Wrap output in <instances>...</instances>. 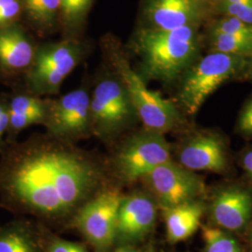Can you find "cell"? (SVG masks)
Returning <instances> with one entry per match:
<instances>
[{
    "instance_id": "30",
    "label": "cell",
    "mask_w": 252,
    "mask_h": 252,
    "mask_svg": "<svg viewBox=\"0 0 252 252\" xmlns=\"http://www.w3.org/2000/svg\"><path fill=\"white\" fill-rule=\"evenodd\" d=\"M252 81V51L249 55L245 56L243 67L236 79V81Z\"/></svg>"
},
{
    "instance_id": "29",
    "label": "cell",
    "mask_w": 252,
    "mask_h": 252,
    "mask_svg": "<svg viewBox=\"0 0 252 252\" xmlns=\"http://www.w3.org/2000/svg\"><path fill=\"white\" fill-rule=\"evenodd\" d=\"M9 127V111L8 105L0 101V150L6 143L4 135H7Z\"/></svg>"
},
{
    "instance_id": "20",
    "label": "cell",
    "mask_w": 252,
    "mask_h": 252,
    "mask_svg": "<svg viewBox=\"0 0 252 252\" xmlns=\"http://www.w3.org/2000/svg\"><path fill=\"white\" fill-rule=\"evenodd\" d=\"M203 34L204 53H218L247 56L252 51V36L228 34Z\"/></svg>"
},
{
    "instance_id": "18",
    "label": "cell",
    "mask_w": 252,
    "mask_h": 252,
    "mask_svg": "<svg viewBox=\"0 0 252 252\" xmlns=\"http://www.w3.org/2000/svg\"><path fill=\"white\" fill-rule=\"evenodd\" d=\"M9 127L6 142L16 140L19 134L29 126L41 125L46 114V99L37 95L19 94L8 105Z\"/></svg>"
},
{
    "instance_id": "31",
    "label": "cell",
    "mask_w": 252,
    "mask_h": 252,
    "mask_svg": "<svg viewBox=\"0 0 252 252\" xmlns=\"http://www.w3.org/2000/svg\"><path fill=\"white\" fill-rule=\"evenodd\" d=\"M143 247H130V246H124V247H116L111 252H141Z\"/></svg>"
},
{
    "instance_id": "26",
    "label": "cell",
    "mask_w": 252,
    "mask_h": 252,
    "mask_svg": "<svg viewBox=\"0 0 252 252\" xmlns=\"http://www.w3.org/2000/svg\"><path fill=\"white\" fill-rule=\"evenodd\" d=\"M234 132L244 138L252 139V93L238 111Z\"/></svg>"
},
{
    "instance_id": "14",
    "label": "cell",
    "mask_w": 252,
    "mask_h": 252,
    "mask_svg": "<svg viewBox=\"0 0 252 252\" xmlns=\"http://www.w3.org/2000/svg\"><path fill=\"white\" fill-rule=\"evenodd\" d=\"M210 217L218 228L229 233L241 232L252 219V189L241 183H228L214 190Z\"/></svg>"
},
{
    "instance_id": "22",
    "label": "cell",
    "mask_w": 252,
    "mask_h": 252,
    "mask_svg": "<svg viewBox=\"0 0 252 252\" xmlns=\"http://www.w3.org/2000/svg\"><path fill=\"white\" fill-rule=\"evenodd\" d=\"M37 227L43 252H91L84 242L66 240L61 234L39 222H37Z\"/></svg>"
},
{
    "instance_id": "34",
    "label": "cell",
    "mask_w": 252,
    "mask_h": 252,
    "mask_svg": "<svg viewBox=\"0 0 252 252\" xmlns=\"http://www.w3.org/2000/svg\"><path fill=\"white\" fill-rule=\"evenodd\" d=\"M250 243H251V246H252V230H251V233H250Z\"/></svg>"
},
{
    "instance_id": "10",
    "label": "cell",
    "mask_w": 252,
    "mask_h": 252,
    "mask_svg": "<svg viewBox=\"0 0 252 252\" xmlns=\"http://www.w3.org/2000/svg\"><path fill=\"white\" fill-rule=\"evenodd\" d=\"M138 183L153 197L159 209L202 200L207 193V185L198 174L174 160L158 165Z\"/></svg>"
},
{
    "instance_id": "8",
    "label": "cell",
    "mask_w": 252,
    "mask_h": 252,
    "mask_svg": "<svg viewBox=\"0 0 252 252\" xmlns=\"http://www.w3.org/2000/svg\"><path fill=\"white\" fill-rule=\"evenodd\" d=\"M86 48L77 37L36 46L32 64L27 71L29 90L35 95L56 94L65 78L81 63Z\"/></svg>"
},
{
    "instance_id": "3",
    "label": "cell",
    "mask_w": 252,
    "mask_h": 252,
    "mask_svg": "<svg viewBox=\"0 0 252 252\" xmlns=\"http://www.w3.org/2000/svg\"><path fill=\"white\" fill-rule=\"evenodd\" d=\"M105 49L113 71L124 82L142 126L162 135L180 134L193 126L172 99H166L159 92L151 90L147 82L131 66L130 62L117 43L108 38Z\"/></svg>"
},
{
    "instance_id": "27",
    "label": "cell",
    "mask_w": 252,
    "mask_h": 252,
    "mask_svg": "<svg viewBox=\"0 0 252 252\" xmlns=\"http://www.w3.org/2000/svg\"><path fill=\"white\" fill-rule=\"evenodd\" d=\"M22 13L20 0H0V28L18 23Z\"/></svg>"
},
{
    "instance_id": "25",
    "label": "cell",
    "mask_w": 252,
    "mask_h": 252,
    "mask_svg": "<svg viewBox=\"0 0 252 252\" xmlns=\"http://www.w3.org/2000/svg\"><path fill=\"white\" fill-rule=\"evenodd\" d=\"M212 9L214 16H233L252 25V0H218Z\"/></svg>"
},
{
    "instance_id": "15",
    "label": "cell",
    "mask_w": 252,
    "mask_h": 252,
    "mask_svg": "<svg viewBox=\"0 0 252 252\" xmlns=\"http://www.w3.org/2000/svg\"><path fill=\"white\" fill-rule=\"evenodd\" d=\"M36 49L18 23L0 28V67L4 71L27 72L34 60Z\"/></svg>"
},
{
    "instance_id": "23",
    "label": "cell",
    "mask_w": 252,
    "mask_h": 252,
    "mask_svg": "<svg viewBox=\"0 0 252 252\" xmlns=\"http://www.w3.org/2000/svg\"><path fill=\"white\" fill-rule=\"evenodd\" d=\"M205 252H244L231 233L218 227L202 226Z\"/></svg>"
},
{
    "instance_id": "21",
    "label": "cell",
    "mask_w": 252,
    "mask_h": 252,
    "mask_svg": "<svg viewBox=\"0 0 252 252\" xmlns=\"http://www.w3.org/2000/svg\"><path fill=\"white\" fill-rule=\"evenodd\" d=\"M94 0H61L59 26L65 37H76L84 27Z\"/></svg>"
},
{
    "instance_id": "32",
    "label": "cell",
    "mask_w": 252,
    "mask_h": 252,
    "mask_svg": "<svg viewBox=\"0 0 252 252\" xmlns=\"http://www.w3.org/2000/svg\"><path fill=\"white\" fill-rule=\"evenodd\" d=\"M141 252H157V251H156L155 245L153 244V241H151V242H149V243L142 248Z\"/></svg>"
},
{
    "instance_id": "4",
    "label": "cell",
    "mask_w": 252,
    "mask_h": 252,
    "mask_svg": "<svg viewBox=\"0 0 252 252\" xmlns=\"http://www.w3.org/2000/svg\"><path fill=\"white\" fill-rule=\"evenodd\" d=\"M106 159L113 185L125 190L158 165L173 160L172 143L165 135L141 126L112 145Z\"/></svg>"
},
{
    "instance_id": "11",
    "label": "cell",
    "mask_w": 252,
    "mask_h": 252,
    "mask_svg": "<svg viewBox=\"0 0 252 252\" xmlns=\"http://www.w3.org/2000/svg\"><path fill=\"white\" fill-rule=\"evenodd\" d=\"M90 98L88 90L80 88L57 99H46L45 119L42 124L46 133L75 144L93 136Z\"/></svg>"
},
{
    "instance_id": "28",
    "label": "cell",
    "mask_w": 252,
    "mask_h": 252,
    "mask_svg": "<svg viewBox=\"0 0 252 252\" xmlns=\"http://www.w3.org/2000/svg\"><path fill=\"white\" fill-rule=\"evenodd\" d=\"M238 163L247 180L252 185V147L244 149L238 156Z\"/></svg>"
},
{
    "instance_id": "24",
    "label": "cell",
    "mask_w": 252,
    "mask_h": 252,
    "mask_svg": "<svg viewBox=\"0 0 252 252\" xmlns=\"http://www.w3.org/2000/svg\"><path fill=\"white\" fill-rule=\"evenodd\" d=\"M205 33L252 36V25L233 16L215 15L202 27Z\"/></svg>"
},
{
    "instance_id": "9",
    "label": "cell",
    "mask_w": 252,
    "mask_h": 252,
    "mask_svg": "<svg viewBox=\"0 0 252 252\" xmlns=\"http://www.w3.org/2000/svg\"><path fill=\"white\" fill-rule=\"evenodd\" d=\"M125 190L110 187L81 207L73 221L76 230L94 252L114 250L118 209Z\"/></svg>"
},
{
    "instance_id": "12",
    "label": "cell",
    "mask_w": 252,
    "mask_h": 252,
    "mask_svg": "<svg viewBox=\"0 0 252 252\" xmlns=\"http://www.w3.org/2000/svg\"><path fill=\"white\" fill-rule=\"evenodd\" d=\"M159 213L155 201L141 187L125 191L118 209L114 248L142 247L154 232Z\"/></svg>"
},
{
    "instance_id": "6",
    "label": "cell",
    "mask_w": 252,
    "mask_h": 252,
    "mask_svg": "<svg viewBox=\"0 0 252 252\" xmlns=\"http://www.w3.org/2000/svg\"><path fill=\"white\" fill-rule=\"evenodd\" d=\"M93 136L112 146L139 122L133 102L116 73L100 78L91 94Z\"/></svg>"
},
{
    "instance_id": "33",
    "label": "cell",
    "mask_w": 252,
    "mask_h": 252,
    "mask_svg": "<svg viewBox=\"0 0 252 252\" xmlns=\"http://www.w3.org/2000/svg\"><path fill=\"white\" fill-rule=\"evenodd\" d=\"M201 1H203V2H205V3H207V4H209L211 7L216 3L218 0H201Z\"/></svg>"
},
{
    "instance_id": "16",
    "label": "cell",
    "mask_w": 252,
    "mask_h": 252,
    "mask_svg": "<svg viewBox=\"0 0 252 252\" xmlns=\"http://www.w3.org/2000/svg\"><path fill=\"white\" fill-rule=\"evenodd\" d=\"M206 209L207 206L203 199L160 209L167 242L175 245L189 239L195 234Z\"/></svg>"
},
{
    "instance_id": "13",
    "label": "cell",
    "mask_w": 252,
    "mask_h": 252,
    "mask_svg": "<svg viewBox=\"0 0 252 252\" xmlns=\"http://www.w3.org/2000/svg\"><path fill=\"white\" fill-rule=\"evenodd\" d=\"M213 16L212 7L201 0H141L137 27L155 30L203 27Z\"/></svg>"
},
{
    "instance_id": "2",
    "label": "cell",
    "mask_w": 252,
    "mask_h": 252,
    "mask_svg": "<svg viewBox=\"0 0 252 252\" xmlns=\"http://www.w3.org/2000/svg\"><path fill=\"white\" fill-rule=\"evenodd\" d=\"M130 49L137 58L135 71L145 82L173 87L180 75L204 53L202 27L171 30L136 27Z\"/></svg>"
},
{
    "instance_id": "19",
    "label": "cell",
    "mask_w": 252,
    "mask_h": 252,
    "mask_svg": "<svg viewBox=\"0 0 252 252\" xmlns=\"http://www.w3.org/2000/svg\"><path fill=\"white\" fill-rule=\"evenodd\" d=\"M23 13L37 31L48 33L59 26L61 0H20Z\"/></svg>"
},
{
    "instance_id": "7",
    "label": "cell",
    "mask_w": 252,
    "mask_h": 252,
    "mask_svg": "<svg viewBox=\"0 0 252 252\" xmlns=\"http://www.w3.org/2000/svg\"><path fill=\"white\" fill-rule=\"evenodd\" d=\"M172 143V159L193 172L223 175L232 169L230 145L225 134L218 128L190 126Z\"/></svg>"
},
{
    "instance_id": "5",
    "label": "cell",
    "mask_w": 252,
    "mask_h": 252,
    "mask_svg": "<svg viewBox=\"0 0 252 252\" xmlns=\"http://www.w3.org/2000/svg\"><path fill=\"white\" fill-rule=\"evenodd\" d=\"M245 56L203 53L183 71L173 88L172 99L192 120L207 98L229 81H236Z\"/></svg>"
},
{
    "instance_id": "17",
    "label": "cell",
    "mask_w": 252,
    "mask_h": 252,
    "mask_svg": "<svg viewBox=\"0 0 252 252\" xmlns=\"http://www.w3.org/2000/svg\"><path fill=\"white\" fill-rule=\"evenodd\" d=\"M0 252H43L36 220L14 217L0 224Z\"/></svg>"
},
{
    "instance_id": "1",
    "label": "cell",
    "mask_w": 252,
    "mask_h": 252,
    "mask_svg": "<svg viewBox=\"0 0 252 252\" xmlns=\"http://www.w3.org/2000/svg\"><path fill=\"white\" fill-rule=\"evenodd\" d=\"M105 155L34 134L0 150V207L62 234L85 204L113 187Z\"/></svg>"
}]
</instances>
